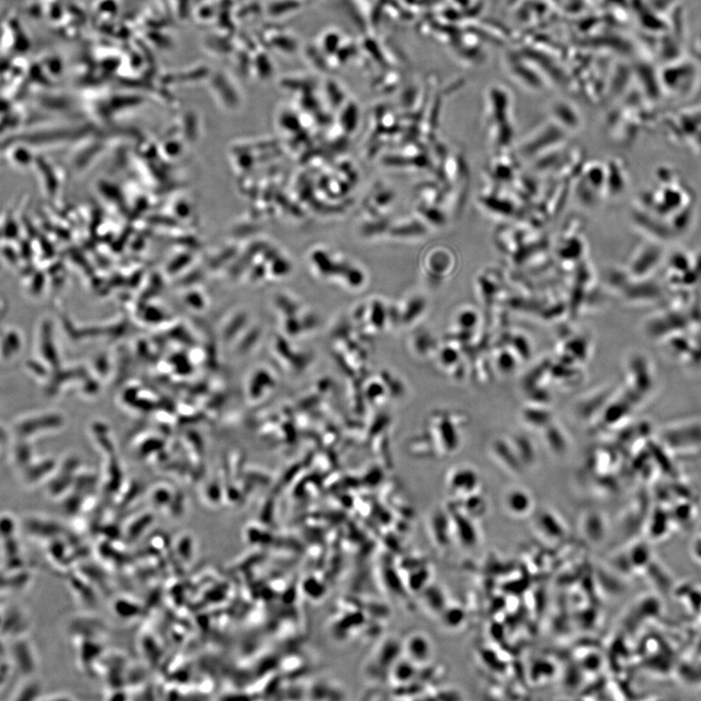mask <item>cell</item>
Segmentation results:
<instances>
[{
  "label": "cell",
  "mask_w": 701,
  "mask_h": 701,
  "mask_svg": "<svg viewBox=\"0 0 701 701\" xmlns=\"http://www.w3.org/2000/svg\"><path fill=\"white\" fill-rule=\"evenodd\" d=\"M407 659L413 663L415 665L427 663L432 656V646L431 641L426 635L423 633H412L405 639L402 645Z\"/></svg>",
  "instance_id": "6da1fadb"
},
{
  "label": "cell",
  "mask_w": 701,
  "mask_h": 701,
  "mask_svg": "<svg viewBox=\"0 0 701 701\" xmlns=\"http://www.w3.org/2000/svg\"><path fill=\"white\" fill-rule=\"evenodd\" d=\"M505 505L509 514L514 517H522L528 514L531 507V500L525 493L515 490L505 498Z\"/></svg>",
  "instance_id": "7a4b0ae2"
}]
</instances>
